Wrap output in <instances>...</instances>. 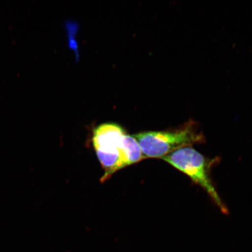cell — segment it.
<instances>
[{"label":"cell","instance_id":"1","mask_svg":"<svg viewBox=\"0 0 252 252\" xmlns=\"http://www.w3.org/2000/svg\"><path fill=\"white\" fill-rule=\"evenodd\" d=\"M145 158H160L183 148L204 143L205 138L193 124L175 130L145 131L133 135Z\"/></svg>","mask_w":252,"mask_h":252},{"label":"cell","instance_id":"2","mask_svg":"<svg viewBox=\"0 0 252 252\" xmlns=\"http://www.w3.org/2000/svg\"><path fill=\"white\" fill-rule=\"evenodd\" d=\"M162 159L202 188L220 212L228 214L227 207L223 203L211 178V169L214 160L206 158L192 147L176 151L163 157Z\"/></svg>","mask_w":252,"mask_h":252},{"label":"cell","instance_id":"3","mask_svg":"<svg viewBox=\"0 0 252 252\" xmlns=\"http://www.w3.org/2000/svg\"><path fill=\"white\" fill-rule=\"evenodd\" d=\"M126 134L124 129L116 124H104L94 129L93 142L97 158L122 156L127 163L122 148V141Z\"/></svg>","mask_w":252,"mask_h":252},{"label":"cell","instance_id":"4","mask_svg":"<svg viewBox=\"0 0 252 252\" xmlns=\"http://www.w3.org/2000/svg\"><path fill=\"white\" fill-rule=\"evenodd\" d=\"M122 147L128 166L145 159L139 144L133 135L126 134L122 141Z\"/></svg>","mask_w":252,"mask_h":252}]
</instances>
